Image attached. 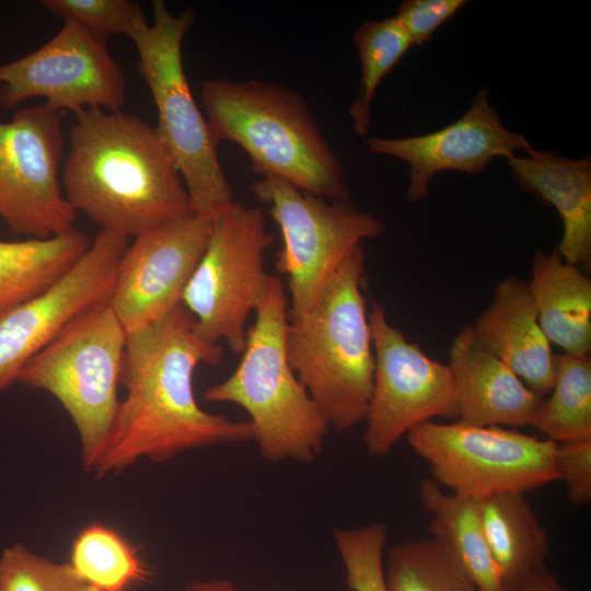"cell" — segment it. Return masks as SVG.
I'll use <instances>...</instances> for the list:
<instances>
[{"label": "cell", "mask_w": 591, "mask_h": 591, "mask_svg": "<svg viewBox=\"0 0 591 591\" xmlns=\"http://www.w3.org/2000/svg\"><path fill=\"white\" fill-rule=\"evenodd\" d=\"M194 321L182 302L127 333L119 378L126 396L90 470L96 478L119 474L142 457L163 463L186 450L252 439L247 420L208 413L195 398V369L217 366L223 348L200 339Z\"/></svg>", "instance_id": "cell-1"}, {"label": "cell", "mask_w": 591, "mask_h": 591, "mask_svg": "<svg viewBox=\"0 0 591 591\" xmlns=\"http://www.w3.org/2000/svg\"><path fill=\"white\" fill-rule=\"evenodd\" d=\"M76 117L60 182L77 212L128 239L194 213L154 128L121 111L85 108Z\"/></svg>", "instance_id": "cell-2"}, {"label": "cell", "mask_w": 591, "mask_h": 591, "mask_svg": "<svg viewBox=\"0 0 591 591\" xmlns=\"http://www.w3.org/2000/svg\"><path fill=\"white\" fill-rule=\"evenodd\" d=\"M200 99L218 143L240 146L260 177L329 201H351L343 166L304 99L270 81L206 80Z\"/></svg>", "instance_id": "cell-3"}, {"label": "cell", "mask_w": 591, "mask_h": 591, "mask_svg": "<svg viewBox=\"0 0 591 591\" xmlns=\"http://www.w3.org/2000/svg\"><path fill=\"white\" fill-rule=\"evenodd\" d=\"M364 252L339 267L315 304L289 321L288 361L331 429L364 421L373 386L374 354L363 297Z\"/></svg>", "instance_id": "cell-4"}, {"label": "cell", "mask_w": 591, "mask_h": 591, "mask_svg": "<svg viewBox=\"0 0 591 591\" xmlns=\"http://www.w3.org/2000/svg\"><path fill=\"white\" fill-rule=\"evenodd\" d=\"M288 309L282 281L273 276L255 310V322L247 328L236 369L209 386L204 398L232 403L247 413L251 440L264 460L311 463L331 427L288 361Z\"/></svg>", "instance_id": "cell-5"}, {"label": "cell", "mask_w": 591, "mask_h": 591, "mask_svg": "<svg viewBox=\"0 0 591 591\" xmlns=\"http://www.w3.org/2000/svg\"><path fill=\"white\" fill-rule=\"evenodd\" d=\"M153 23L130 36L138 70L158 112L155 132L177 167L193 212L211 218L234 200L218 157L219 143L193 96L183 63V42L194 23L187 9L173 14L163 0L152 2Z\"/></svg>", "instance_id": "cell-6"}, {"label": "cell", "mask_w": 591, "mask_h": 591, "mask_svg": "<svg viewBox=\"0 0 591 591\" xmlns=\"http://www.w3.org/2000/svg\"><path fill=\"white\" fill-rule=\"evenodd\" d=\"M127 333L109 301L70 321L23 367L18 382L50 393L76 426L88 472L102 451L119 399Z\"/></svg>", "instance_id": "cell-7"}, {"label": "cell", "mask_w": 591, "mask_h": 591, "mask_svg": "<svg viewBox=\"0 0 591 591\" xmlns=\"http://www.w3.org/2000/svg\"><path fill=\"white\" fill-rule=\"evenodd\" d=\"M251 190L268 206L281 232L276 267L287 278L289 321L308 312L343 263L386 228L382 219L358 210L351 201H329L278 177H260Z\"/></svg>", "instance_id": "cell-8"}, {"label": "cell", "mask_w": 591, "mask_h": 591, "mask_svg": "<svg viewBox=\"0 0 591 591\" xmlns=\"http://www.w3.org/2000/svg\"><path fill=\"white\" fill-rule=\"evenodd\" d=\"M273 242L258 208L235 201L210 218L205 252L182 300L200 339L212 345L224 340L242 354L248 316L273 277L265 270V252Z\"/></svg>", "instance_id": "cell-9"}, {"label": "cell", "mask_w": 591, "mask_h": 591, "mask_svg": "<svg viewBox=\"0 0 591 591\" xmlns=\"http://www.w3.org/2000/svg\"><path fill=\"white\" fill-rule=\"evenodd\" d=\"M406 439L432 479L464 497L526 494L558 480L557 443L514 428L430 420L410 429Z\"/></svg>", "instance_id": "cell-10"}, {"label": "cell", "mask_w": 591, "mask_h": 591, "mask_svg": "<svg viewBox=\"0 0 591 591\" xmlns=\"http://www.w3.org/2000/svg\"><path fill=\"white\" fill-rule=\"evenodd\" d=\"M369 322L374 376L363 442L370 455L382 456L420 424L438 417L456 420L457 407L448 364L409 341L379 302L372 303Z\"/></svg>", "instance_id": "cell-11"}, {"label": "cell", "mask_w": 591, "mask_h": 591, "mask_svg": "<svg viewBox=\"0 0 591 591\" xmlns=\"http://www.w3.org/2000/svg\"><path fill=\"white\" fill-rule=\"evenodd\" d=\"M59 112L45 104L0 120V221L11 232L49 239L73 229L78 212L63 196Z\"/></svg>", "instance_id": "cell-12"}, {"label": "cell", "mask_w": 591, "mask_h": 591, "mask_svg": "<svg viewBox=\"0 0 591 591\" xmlns=\"http://www.w3.org/2000/svg\"><path fill=\"white\" fill-rule=\"evenodd\" d=\"M30 97L45 99V105L56 112H119L126 101V82L106 39L63 21L47 43L0 65V107L11 109Z\"/></svg>", "instance_id": "cell-13"}, {"label": "cell", "mask_w": 591, "mask_h": 591, "mask_svg": "<svg viewBox=\"0 0 591 591\" xmlns=\"http://www.w3.org/2000/svg\"><path fill=\"white\" fill-rule=\"evenodd\" d=\"M128 237L101 230L77 264L42 294L0 314V392L79 314L111 301Z\"/></svg>", "instance_id": "cell-14"}, {"label": "cell", "mask_w": 591, "mask_h": 591, "mask_svg": "<svg viewBox=\"0 0 591 591\" xmlns=\"http://www.w3.org/2000/svg\"><path fill=\"white\" fill-rule=\"evenodd\" d=\"M209 232L210 218L190 213L142 232L127 246L109 301L126 333L150 325L182 303Z\"/></svg>", "instance_id": "cell-15"}, {"label": "cell", "mask_w": 591, "mask_h": 591, "mask_svg": "<svg viewBox=\"0 0 591 591\" xmlns=\"http://www.w3.org/2000/svg\"><path fill=\"white\" fill-rule=\"evenodd\" d=\"M368 149L409 165L407 196L419 201L434 174L459 171L482 173L497 157L509 159L519 150L532 149L523 135L509 130L488 101V91H478L467 111L452 124L430 134L404 138L369 137Z\"/></svg>", "instance_id": "cell-16"}, {"label": "cell", "mask_w": 591, "mask_h": 591, "mask_svg": "<svg viewBox=\"0 0 591 591\" xmlns=\"http://www.w3.org/2000/svg\"><path fill=\"white\" fill-rule=\"evenodd\" d=\"M457 421L475 426H531L542 397L463 327L450 346Z\"/></svg>", "instance_id": "cell-17"}, {"label": "cell", "mask_w": 591, "mask_h": 591, "mask_svg": "<svg viewBox=\"0 0 591 591\" xmlns=\"http://www.w3.org/2000/svg\"><path fill=\"white\" fill-rule=\"evenodd\" d=\"M471 326L477 340L533 393L542 398L549 393L555 355L540 325L528 282L515 276L500 280L490 303Z\"/></svg>", "instance_id": "cell-18"}, {"label": "cell", "mask_w": 591, "mask_h": 591, "mask_svg": "<svg viewBox=\"0 0 591 591\" xmlns=\"http://www.w3.org/2000/svg\"><path fill=\"white\" fill-rule=\"evenodd\" d=\"M517 184L546 206L556 208L563 236L556 248L569 264L591 266V160L571 159L533 148L507 159Z\"/></svg>", "instance_id": "cell-19"}, {"label": "cell", "mask_w": 591, "mask_h": 591, "mask_svg": "<svg viewBox=\"0 0 591 591\" xmlns=\"http://www.w3.org/2000/svg\"><path fill=\"white\" fill-rule=\"evenodd\" d=\"M529 290L540 325L564 354L588 357L591 350V279L555 250L536 251Z\"/></svg>", "instance_id": "cell-20"}, {"label": "cell", "mask_w": 591, "mask_h": 591, "mask_svg": "<svg viewBox=\"0 0 591 591\" xmlns=\"http://www.w3.org/2000/svg\"><path fill=\"white\" fill-rule=\"evenodd\" d=\"M419 500L430 514L432 537L449 548L479 591H511L500 576L485 537L482 500L447 493L432 478L420 483Z\"/></svg>", "instance_id": "cell-21"}, {"label": "cell", "mask_w": 591, "mask_h": 591, "mask_svg": "<svg viewBox=\"0 0 591 591\" xmlns=\"http://www.w3.org/2000/svg\"><path fill=\"white\" fill-rule=\"evenodd\" d=\"M90 245L76 228L49 239L0 240V314L49 289Z\"/></svg>", "instance_id": "cell-22"}, {"label": "cell", "mask_w": 591, "mask_h": 591, "mask_svg": "<svg viewBox=\"0 0 591 591\" xmlns=\"http://www.w3.org/2000/svg\"><path fill=\"white\" fill-rule=\"evenodd\" d=\"M487 544L506 586L545 565L549 540L523 493H502L480 502Z\"/></svg>", "instance_id": "cell-23"}, {"label": "cell", "mask_w": 591, "mask_h": 591, "mask_svg": "<svg viewBox=\"0 0 591 591\" xmlns=\"http://www.w3.org/2000/svg\"><path fill=\"white\" fill-rule=\"evenodd\" d=\"M556 443L591 437V359L555 355V376L531 422Z\"/></svg>", "instance_id": "cell-24"}, {"label": "cell", "mask_w": 591, "mask_h": 591, "mask_svg": "<svg viewBox=\"0 0 591 591\" xmlns=\"http://www.w3.org/2000/svg\"><path fill=\"white\" fill-rule=\"evenodd\" d=\"M69 564L95 591H128L149 576L139 551L103 523H91L77 534Z\"/></svg>", "instance_id": "cell-25"}, {"label": "cell", "mask_w": 591, "mask_h": 591, "mask_svg": "<svg viewBox=\"0 0 591 591\" xmlns=\"http://www.w3.org/2000/svg\"><path fill=\"white\" fill-rule=\"evenodd\" d=\"M387 591H479L438 538L405 541L390 548Z\"/></svg>", "instance_id": "cell-26"}, {"label": "cell", "mask_w": 591, "mask_h": 591, "mask_svg": "<svg viewBox=\"0 0 591 591\" xmlns=\"http://www.w3.org/2000/svg\"><path fill=\"white\" fill-rule=\"evenodd\" d=\"M354 43L361 63V77L358 94L348 113L355 131L366 137L371 126L370 109L379 84L413 44L395 16L362 22L354 33Z\"/></svg>", "instance_id": "cell-27"}, {"label": "cell", "mask_w": 591, "mask_h": 591, "mask_svg": "<svg viewBox=\"0 0 591 591\" xmlns=\"http://www.w3.org/2000/svg\"><path fill=\"white\" fill-rule=\"evenodd\" d=\"M0 591H95L69 563H57L15 543L0 555Z\"/></svg>", "instance_id": "cell-28"}, {"label": "cell", "mask_w": 591, "mask_h": 591, "mask_svg": "<svg viewBox=\"0 0 591 591\" xmlns=\"http://www.w3.org/2000/svg\"><path fill=\"white\" fill-rule=\"evenodd\" d=\"M333 538L345 567L346 583L351 591H387L383 563L387 542L385 524L337 529Z\"/></svg>", "instance_id": "cell-29"}, {"label": "cell", "mask_w": 591, "mask_h": 591, "mask_svg": "<svg viewBox=\"0 0 591 591\" xmlns=\"http://www.w3.org/2000/svg\"><path fill=\"white\" fill-rule=\"evenodd\" d=\"M40 4L104 39L115 35L130 38L146 21L140 5L129 0H43Z\"/></svg>", "instance_id": "cell-30"}, {"label": "cell", "mask_w": 591, "mask_h": 591, "mask_svg": "<svg viewBox=\"0 0 591 591\" xmlns=\"http://www.w3.org/2000/svg\"><path fill=\"white\" fill-rule=\"evenodd\" d=\"M556 472L576 507L591 500V437L557 443Z\"/></svg>", "instance_id": "cell-31"}, {"label": "cell", "mask_w": 591, "mask_h": 591, "mask_svg": "<svg viewBox=\"0 0 591 591\" xmlns=\"http://www.w3.org/2000/svg\"><path fill=\"white\" fill-rule=\"evenodd\" d=\"M465 3V0H406L394 16L412 44L421 46Z\"/></svg>", "instance_id": "cell-32"}, {"label": "cell", "mask_w": 591, "mask_h": 591, "mask_svg": "<svg viewBox=\"0 0 591 591\" xmlns=\"http://www.w3.org/2000/svg\"><path fill=\"white\" fill-rule=\"evenodd\" d=\"M512 591H568L546 565L531 571L519 580Z\"/></svg>", "instance_id": "cell-33"}, {"label": "cell", "mask_w": 591, "mask_h": 591, "mask_svg": "<svg viewBox=\"0 0 591 591\" xmlns=\"http://www.w3.org/2000/svg\"><path fill=\"white\" fill-rule=\"evenodd\" d=\"M183 591H240L227 579L195 580Z\"/></svg>", "instance_id": "cell-34"}, {"label": "cell", "mask_w": 591, "mask_h": 591, "mask_svg": "<svg viewBox=\"0 0 591 591\" xmlns=\"http://www.w3.org/2000/svg\"><path fill=\"white\" fill-rule=\"evenodd\" d=\"M262 591H275V590H262Z\"/></svg>", "instance_id": "cell-35"}]
</instances>
